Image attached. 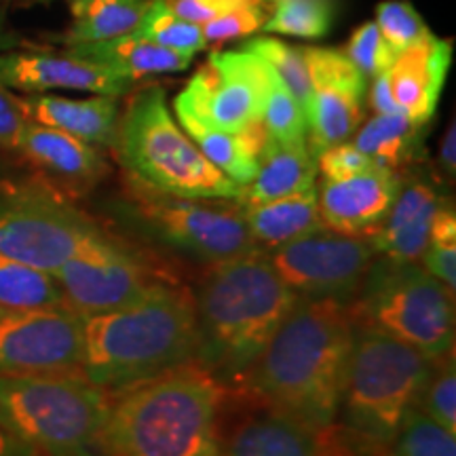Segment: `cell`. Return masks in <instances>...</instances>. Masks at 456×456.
I'll return each instance as SVG.
<instances>
[{"label":"cell","instance_id":"6da1fadb","mask_svg":"<svg viewBox=\"0 0 456 456\" xmlns=\"http://www.w3.org/2000/svg\"><path fill=\"white\" fill-rule=\"evenodd\" d=\"M355 332L349 302L300 300L239 391L326 433L338 420Z\"/></svg>","mask_w":456,"mask_h":456},{"label":"cell","instance_id":"7a4b0ae2","mask_svg":"<svg viewBox=\"0 0 456 456\" xmlns=\"http://www.w3.org/2000/svg\"><path fill=\"white\" fill-rule=\"evenodd\" d=\"M192 296L197 311L192 362L226 391L241 389L262 351L300 302L265 252L212 265Z\"/></svg>","mask_w":456,"mask_h":456},{"label":"cell","instance_id":"3957f363","mask_svg":"<svg viewBox=\"0 0 456 456\" xmlns=\"http://www.w3.org/2000/svg\"><path fill=\"white\" fill-rule=\"evenodd\" d=\"M195 338V296L163 279L131 305L83 315L78 374L108 393L129 389L192 362Z\"/></svg>","mask_w":456,"mask_h":456},{"label":"cell","instance_id":"277c9868","mask_svg":"<svg viewBox=\"0 0 456 456\" xmlns=\"http://www.w3.org/2000/svg\"><path fill=\"white\" fill-rule=\"evenodd\" d=\"M228 391L195 362L110 393V456H222Z\"/></svg>","mask_w":456,"mask_h":456},{"label":"cell","instance_id":"5b68a950","mask_svg":"<svg viewBox=\"0 0 456 456\" xmlns=\"http://www.w3.org/2000/svg\"><path fill=\"white\" fill-rule=\"evenodd\" d=\"M431 366L425 353L355 322L338 408L340 431L330 429V446L340 456H374L389 448Z\"/></svg>","mask_w":456,"mask_h":456},{"label":"cell","instance_id":"8992f818","mask_svg":"<svg viewBox=\"0 0 456 456\" xmlns=\"http://www.w3.org/2000/svg\"><path fill=\"white\" fill-rule=\"evenodd\" d=\"M114 155L129 178L151 191L184 199L239 201L243 186L214 167L171 114L159 85L135 91L118 118Z\"/></svg>","mask_w":456,"mask_h":456},{"label":"cell","instance_id":"52a82bcc","mask_svg":"<svg viewBox=\"0 0 456 456\" xmlns=\"http://www.w3.org/2000/svg\"><path fill=\"white\" fill-rule=\"evenodd\" d=\"M110 393L81 374L0 376V425L43 456H110Z\"/></svg>","mask_w":456,"mask_h":456},{"label":"cell","instance_id":"ba28073f","mask_svg":"<svg viewBox=\"0 0 456 456\" xmlns=\"http://www.w3.org/2000/svg\"><path fill=\"white\" fill-rule=\"evenodd\" d=\"M349 305L357 323L427 357L454 351V292L416 262L376 258Z\"/></svg>","mask_w":456,"mask_h":456},{"label":"cell","instance_id":"9c48e42d","mask_svg":"<svg viewBox=\"0 0 456 456\" xmlns=\"http://www.w3.org/2000/svg\"><path fill=\"white\" fill-rule=\"evenodd\" d=\"M117 212L151 241L205 265L262 252L245 224L241 205L163 195L129 178L127 197Z\"/></svg>","mask_w":456,"mask_h":456},{"label":"cell","instance_id":"30bf717a","mask_svg":"<svg viewBox=\"0 0 456 456\" xmlns=\"http://www.w3.org/2000/svg\"><path fill=\"white\" fill-rule=\"evenodd\" d=\"M102 232L53 191H21L0 205V256L49 275Z\"/></svg>","mask_w":456,"mask_h":456},{"label":"cell","instance_id":"8fae6325","mask_svg":"<svg viewBox=\"0 0 456 456\" xmlns=\"http://www.w3.org/2000/svg\"><path fill=\"white\" fill-rule=\"evenodd\" d=\"M269 66L249 51H212L208 61L175 95L174 110H184L224 131L262 125Z\"/></svg>","mask_w":456,"mask_h":456},{"label":"cell","instance_id":"7c38bea8","mask_svg":"<svg viewBox=\"0 0 456 456\" xmlns=\"http://www.w3.org/2000/svg\"><path fill=\"white\" fill-rule=\"evenodd\" d=\"M68 309L94 315L121 309L163 281L140 254L108 235L94 237L55 273Z\"/></svg>","mask_w":456,"mask_h":456},{"label":"cell","instance_id":"4fadbf2b","mask_svg":"<svg viewBox=\"0 0 456 456\" xmlns=\"http://www.w3.org/2000/svg\"><path fill=\"white\" fill-rule=\"evenodd\" d=\"M376 256L368 237H346L322 228L273 249L269 260L300 300L351 302Z\"/></svg>","mask_w":456,"mask_h":456},{"label":"cell","instance_id":"5bb4252c","mask_svg":"<svg viewBox=\"0 0 456 456\" xmlns=\"http://www.w3.org/2000/svg\"><path fill=\"white\" fill-rule=\"evenodd\" d=\"M83 315L68 309L0 313V376L78 374Z\"/></svg>","mask_w":456,"mask_h":456},{"label":"cell","instance_id":"9a60e30c","mask_svg":"<svg viewBox=\"0 0 456 456\" xmlns=\"http://www.w3.org/2000/svg\"><path fill=\"white\" fill-rule=\"evenodd\" d=\"M311 98L306 108V144L313 157L355 135L363 121L368 78L351 64L345 51L306 47Z\"/></svg>","mask_w":456,"mask_h":456},{"label":"cell","instance_id":"2e32d148","mask_svg":"<svg viewBox=\"0 0 456 456\" xmlns=\"http://www.w3.org/2000/svg\"><path fill=\"white\" fill-rule=\"evenodd\" d=\"M135 81L106 70L94 61L61 51H0V87L21 94L81 91L91 95L123 98Z\"/></svg>","mask_w":456,"mask_h":456},{"label":"cell","instance_id":"e0dca14e","mask_svg":"<svg viewBox=\"0 0 456 456\" xmlns=\"http://www.w3.org/2000/svg\"><path fill=\"white\" fill-rule=\"evenodd\" d=\"M399 184V171L379 165L345 180H323L317 191L323 226L338 235L370 239L389 214Z\"/></svg>","mask_w":456,"mask_h":456},{"label":"cell","instance_id":"ac0fdd59","mask_svg":"<svg viewBox=\"0 0 456 456\" xmlns=\"http://www.w3.org/2000/svg\"><path fill=\"white\" fill-rule=\"evenodd\" d=\"M15 151L55 188L85 191L106 178L108 161L102 148L60 129L26 121Z\"/></svg>","mask_w":456,"mask_h":456},{"label":"cell","instance_id":"d6986e66","mask_svg":"<svg viewBox=\"0 0 456 456\" xmlns=\"http://www.w3.org/2000/svg\"><path fill=\"white\" fill-rule=\"evenodd\" d=\"M243 395L252 410L232 427L226 440L222 437V456H332L330 431L319 433L248 393Z\"/></svg>","mask_w":456,"mask_h":456},{"label":"cell","instance_id":"ffe728a7","mask_svg":"<svg viewBox=\"0 0 456 456\" xmlns=\"http://www.w3.org/2000/svg\"><path fill=\"white\" fill-rule=\"evenodd\" d=\"M450 64L452 41H444L436 34L402 51L387 70L391 98L397 110L414 123L429 125L440 104Z\"/></svg>","mask_w":456,"mask_h":456},{"label":"cell","instance_id":"44dd1931","mask_svg":"<svg viewBox=\"0 0 456 456\" xmlns=\"http://www.w3.org/2000/svg\"><path fill=\"white\" fill-rule=\"evenodd\" d=\"M446 197L433 182L414 175L403 178L389 214L379 231L370 237L376 254L397 262H416L423 256L433 218Z\"/></svg>","mask_w":456,"mask_h":456},{"label":"cell","instance_id":"7402d4cb","mask_svg":"<svg viewBox=\"0 0 456 456\" xmlns=\"http://www.w3.org/2000/svg\"><path fill=\"white\" fill-rule=\"evenodd\" d=\"M13 100L26 121L60 129L102 151L112 148L117 140L118 118H121L118 98L91 95V98L77 100L51 94H13Z\"/></svg>","mask_w":456,"mask_h":456},{"label":"cell","instance_id":"603a6c76","mask_svg":"<svg viewBox=\"0 0 456 456\" xmlns=\"http://www.w3.org/2000/svg\"><path fill=\"white\" fill-rule=\"evenodd\" d=\"M64 51L131 81L157 77V74L184 72L191 68L192 57H195L148 41L140 34H127V37L110 38V41L68 45Z\"/></svg>","mask_w":456,"mask_h":456},{"label":"cell","instance_id":"cb8c5ba5","mask_svg":"<svg viewBox=\"0 0 456 456\" xmlns=\"http://www.w3.org/2000/svg\"><path fill=\"white\" fill-rule=\"evenodd\" d=\"M180 127L195 142L203 157L218 167L226 178L239 186H248L258 169V157L265 146L266 134L262 125L243 131H224L214 127L195 114L175 110Z\"/></svg>","mask_w":456,"mask_h":456},{"label":"cell","instance_id":"d4e9b609","mask_svg":"<svg viewBox=\"0 0 456 456\" xmlns=\"http://www.w3.org/2000/svg\"><path fill=\"white\" fill-rule=\"evenodd\" d=\"M315 178L317 159L309 151V144H281L266 138L254 180L243 186L239 203L258 205L275 201L315 186Z\"/></svg>","mask_w":456,"mask_h":456},{"label":"cell","instance_id":"484cf974","mask_svg":"<svg viewBox=\"0 0 456 456\" xmlns=\"http://www.w3.org/2000/svg\"><path fill=\"white\" fill-rule=\"evenodd\" d=\"M245 224L260 249H277L311 232L322 231L317 186L258 205H241Z\"/></svg>","mask_w":456,"mask_h":456},{"label":"cell","instance_id":"4316f807","mask_svg":"<svg viewBox=\"0 0 456 456\" xmlns=\"http://www.w3.org/2000/svg\"><path fill=\"white\" fill-rule=\"evenodd\" d=\"M152 0H70L72 24L57 37L64 47L135 34Z\"/></svg>","mask_w":456,"mask_h":456},{"label":"cell","instance_id":"83f0119b","mask_svg":"<svg viewBox=\"0 0 456 456\" xmlns=\"http://www.w3.org/2000/svg\"><path fill=\"white\" fill-rule=\"evenodd\" d=\"M425 127L406 114H374L355 131L353 144L379 167L399 171L423 155Z\"/></svg>","mask_w":456,"mask_h":456},{"label":"cell","instance_id":"f1b7e54d","mask_svg":"<svg viewBox=\"0 0 456 456\" xmlns=\"http://www.w3.org/2000/svg\"><path fill=\"white\" fill-rule=\"evenodd\" d=\"M53 306H66L53 275L0 256V309L28 311Z\"/></svg>","mask_w":456,"mask_h":456},{"label":"cell","instance_id":"f546056e","mask_svg":"<svg viewBox=\"0 0 456 456\" xmlns=\"http://www.w3.org/2000/svg\"><path fill=\"white\" fill-rule=\"evenodd\" d=\"M387 456H456V433L412 403L403 414L395 440L387 448Z\"/></svg>","mask_w":456,"mask_h":456},{"label":"cell","instance_id":"4dcf8cb0","mask_svg":"<svg viewBox=\"0 0 456 456\" xmlns=\"http://www.w3.org/2000/svg\"><path fill=\"white\" fill-rule=\"evenodd\" d=\"M241 49L249 51V53L260 57L266 66H271V70L281 78L285 87L292 91V95L298 100L306 117V108H309L311 98V78L305 60V49L294 47V45H288L271 37L254 38V41L245 43Z\"/></svg>","mask_w":456,"mask_h":456},{"label":"cell","instance_id":"1f68e13d","mask_svg":"<svg viewBox=\"0 0 456 456\" xmlns=\"http://www.w3.org/2000/svg\"><path fill=\"white\" fill-rule=\"evenodd\" d=\"M334 21V0H283L275 4L260 30L300 38H322Z\"/></svg>","mask_w":456,"mask_h":456},{"label":"cell","instance_id":"d6a6232c","mask_svg":"<svg viewBox=\"0 0 456 456\" xmlns=\"http://www.w3.org/2000/svg\"><path fill=\"white\" fill-rule=\"evenodd\" d=\"M135 34L186 55H195L199 51L208 47L201 26L182 20V17L171 9L169 0H152V4L148 7L144 20H142V24Z\"/></svg>","mask_w":456,"mask_h":456},{"label":"cell","instance_id":"836d02e7","mask_svg":"<svg viewBox=\"0 0 456 456\" xmlns=\"http://www.w3.org/2000/svg\"><path fill=\"white\" fill-rule=\"evenodd\" d=\"M262 127L269 140L281 144H306V117L298 100L269 66V89L262 108Z\"/></svg>","mask_w":456,"mask_h":456},{"label":"cell","instance_id":"e575fe53","mask_svg":"<svg viewBox=\"0 0 456 456\" xmlns=\"http://www.w3.org/2000/svg\"><path fill=\"white\" fill-rule=\"evenodd\" d=\"M423 269L431 273L437 281H442L450 292L456 289V212L452 203L444 199L433 218L429 243L423 256Z\"/></svg>","mask_w":456,"mask_h":456},{"label":"cell","instance_id":"d590c367","mask_svg":"<svg viewBox=\"0 0 456 456\" xmlns=\"http://www.w3.org/2000/svg\"><path fill=\"white\" fill-rule=\"evenodd\" d=\"M416 406L444 429L456 433V362L454 351L433 359L431 372L416 399Z\"/></svg>","mask_w":456,"mask_h":456},{"label":"cell","instance_id":"8d00e7d4","mask_svg":"<svg viewBox=\"0 0 456 456\" xmlns=\"http://www.w3.org/2000/svg\"><path fill=\"white\" fill-rule=\"evenodd\" d=\"M376 26L389 47L399 55L427 37H431V30L427 28L423 17L419 15L412 4L406 0H387L376 7Z\"/></svg>","mask_w":456,"mask_h":456},{"label":"cell","instance_id":"74e56055","mask_svg":"<svg viewBox=\"0 0 456 456\" xmlns=\"http://www.w3.org/2000/svg\"><path fill=\"white\" fill-rule=\"evenodd\" d=\"M345 55L349 57L351 64L357 68L368 81L379 77V74L387 72L395 61L397 53L389 47L380 34L376 21H368V24L359 26L353 32L349 45H346Z\"/></svg>","mask_w":456,"mask_h":456},{"label":"cell","instance_id":"f35d334b","mask_svg":"<svg viewBox=\"0 0 456 456\" xmlns=\"http://www.w3.org/2000/svg\"><path fill=\"white\" fill-rule=\"evenodd\" d=\"M266 17H269V13H266L265 4L235 9L205 21V24H201V32L208 43H226L232 41V38H241L248 37V34L258 32L266 21Z\"/></svg>","mask_w":456,"mask_h":456},{"label":"cell","instance_id":"ab89813d","mask_svg":"<svg viewBox=\"0 0 456 456\" xmlns=\"http://www.w3.org/2000/svg\"><path fill=\"white\" fill-rule=\"evenodd\" d=\"M370 167L374 163L353 142H340L317 155V171H322L323 180H345Z\"/></svg>","mask_w":456,"mask_h":456},{"label":"cell","instance_id":"60d3db41","mask_svg":"<svg viewBox=\"0 0 456 456\" xmlns=\"http://www.w3.org/2000/svg\"><path fill=\"white\" fill-rule=\"evenodd\" d=\"M171 9L178 13L182 20L192 21V24H205L228 11L256 7L262 4V0H169Z\"/></svg>","mask_w":456,"mask_h":456},{"label":"cell","instance_id":"b9f144b4","mask_svg":"<svg viewBox=\"0 0 456 456\" xmlns=\"http://www.w3.org/2000/svg\"><path fill=\"white\" fill-rule=\"evenodd\" d=\"M24 125L26 117L21 114L20 106L15 104L13 94L9 89L0 87V148L15 151Z\"/></svg>","mask_w":456,"mask_h":456},{"label":"cell","instance_id":"7bdbcfd3","mask_svg":"<svg viewBox=\"0 0 456 456\" xmlns=\"http://www.w3.org/2000/svg\"><path fill=\"white\" fill-rule=\"evenodd\" d=\"M370 106L376 114H402L397 110L395 102L391 98L389 81H387V72L379 74L372 78V87H370Z\"/></svg>","mask_w":456,"mask_h":456},{"label":"cell","instance_id":"ee69618b","mask_svg":"<svg viewBox=\"0 0 456 456\" xmlns=\"http://www.w3.org/2000/svg\"><path fill=\"white\" fill-rule=\"evenodd\" d=\"M0 456H43L38 450H34L30 444L13 436L7 427L0 425Z\"/></svg>","mask_w":456,"mask_h":456},{"label":"cell","instance_id":"f6af8a7d","mask_svg":"<svg viewBox=\"0 0 456 456\" xmlns=\"http://www.w3.org/2000/svg\"><path fill=\"white\" fill-rule=\"evenodd\" d=\"M440 165L442 171L448 178H454L456 174V125L454 121L450 123L446 134H444L442 144H440Z\"/></svg>","mask_w":456,"mask_h":456},{"label":"cell","instance_id":"bcb514c9","mask_svg":"<svg viewBox=\"0 0 456 456\" xmlns=\"http://www.w3.org/2000/svg\"><path fill=\"white\" fill-rule=\"evenodd\" d=\"M20 38L13 37V34L7 32V28H4V15L0 13V51H9V49H17L21 47Z\"/></svg>","mask_w":456,"mask_h":456},{"label":"cell","instance_id":"7dc6e473","mask_svg":"<svg viewBox=\"0 0 456 456\" xmlns=\"http://www.w3.org/2000/svg\"><path fill=\"white\" fill-rule=\"evenodd\" d=\"M21 4H47L51 0H20Z\"/></svg>","mask_w":456,"mask_h":456},{"label":"cell","instance_id":"c3c4849f","mask_svg":"<svg viewBox=\"0 0 456 456\" xmlns=\"http://www.w3.org/2000/svg\"><path fill=\"white\" fill-rule=\"evenodd\" d=\"M269 3L273 4V7H275V4H279V3H283V0H269Z\"/></svg>","mask_w":456,"mask_h":456},{"label":"cell","instance_id":"681fc988","mask_svg":"<svg viewBox=\"0 0 456 456\" xmlns=\"http://www.w3.org/2000/svg\"><path fill=\"white\" fill-rule=\"evenodd\" d=\"M3 311H4V309H0V313H3Z\"/></svg>","mask_w":456,"mask_h":456}]
</instances>
